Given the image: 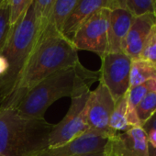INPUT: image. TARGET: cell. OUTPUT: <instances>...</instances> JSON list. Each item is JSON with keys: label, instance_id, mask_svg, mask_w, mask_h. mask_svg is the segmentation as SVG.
<instances>
[{"label": "cell", "instance_id": "cell-1", "mask_svg": "<svg viewBox=\"0 0 156 156\" xmlns=\"http://www.w3.org/2000/svg\"><path fill=\"white\" fill-rule=\"evenodd\" d=\"M78 51L52 24L47 23L41 30L34 49L9 98L0 108H15L23 98L45 77L79 61Z\"/></svg>", "mask_w": 156, "mask_h": 156}, {"label": "cell", "instance_id": "cell-2", "mask_svg": "<svg viewBox=\"0 0 156 156\" xmlns=\"http://www.w3.org/2000/svg\"><path fill=\"white\" fill-rule=\"evenodd\" d=\"M98 79L99 71L89 70L78 62L45 77L27 93L15 109L25 117L44 119L45 112L55 101L81 96Z\"/></svg>", "mask_w": 156, "mask_h": 156}, {"label": "cell", "instance_id": "cell-3", "mask_svg": "<svg viewBox=\"0 0 156 156\" xmlns=\"http://www.w3.org/2000/svg\"><path fill=\"white\" fill-rule=\"evenodd\" d=\"M45 26L33 1L27 11L11 25L8 41L0 51L7 63V72L0 79V104L13 91Z\"/></svg>", "mask_w": 156, "mask_h": 156}, {"label": "cell", "instance_id": "cell-4", "mask_svg": "<svg viewBox=\"0 0 156 156\" xmlns=\"http://www.w3.org/2000/svg\"><path fill=\"white\" fill-rule=\"evenodd\" d=\"M53 126L45 119L22 116L15 108H0V153L30 156L49 147Z\"/></svg>", "mask_w": 156, "mask_h": 156}, {"label": "cell", "instance_id": "cell-5", "mask_svg": "<svg viewBox=\"0 0 156 156\" xmlns=\"http://www.w3.org/2000/svg\"><path fill=\"white\" fill-rule=\"evenodd\" d=\"M90 92L91 90L87 91L79 97L72 98L67 114L58 124L53 126L49 138L50 147L66 144L89 130L87 102Z\"/></svg>", "mask_w": 156, "mask_h": 156}, {"label": "cell", "instance_id": "cell-6", "mask_svg": "<svg viewBox=\"0 0 156 156\" xmlns=\"http://www.w3.org/2000/svg\"><path fill=\"white\" fill-rule=\"evenodd\" d=\"M110 11L107 9H100L77 29L72 38V42L77 51H92L100 57L108 52V30Z\"/></svg>", "mask_w": 156, "mask_h": 156}, {"label": "cell", "instance_id": "cell-7", "mask_svg": "<svg viewBox=\"0 0 156 156\" xmlns=\"http://www.w3.org/2000/svg\"><path fill=\"white\" fill-rule=\"evenodd\" d=\"M100 58L98 81L106 86L116 102L129 91L132 59L124 52H107Z\"/></svg>", "mask_w": 156, "mask_h": 156}, {"label": "cell", "instance_id": "cell-8", "mask_svg": "<svg viewBox=\"0 0 156 156\" xmlns=\"http://www.w3.org/2000/svg\"><path fill=\"white\" fill-rule=\"evenodd\" d=\"M87 104L89 129L110 138L111 133L108 125L115 107V100L104 84L99 82L98 87L90 92Z\"/></svg>", "mask_w": 156, "mask_h": 156}, {"label": "cell", "instance_id": "cell-9", "mask_svg": "<svg viewBox=\"0 0 156 156\" xmlns=\"http://www.w3.org/2000/svg\"><path fill=\"white\" fill-rule=\"evenodd\" d=\"M104 151L107 156H149L146 132L138 126L117 133L108 138Z\"/></svg>", "mask_w": 156, "mask_h": 156}, {"label": "cell", "instance_id": "cell-10", "mask_svg": "<svg viewBox=\"0 0 156 156\" xmlns=\"http://www.w3.org/2000/svg\"><path fill=\"white\" fill-rule=\"evenodd\" d=\"M108 141V136L89 129L66 144L49 146L30 156H76L85 153L99 152L105 151Z\"/></svg>", "mask_w": 156, "mask_h": 156}, {"label": "cell", "instance_id": "cell-11", "mask_svg": "<svg viewBox=\"0 0 156 156\" xmlns=\"http://www.w3.org/2000/svg\"><path fill=\"white\" fill-rule=\"evenodd\" d=\"M103 9L109 10L118 9H127L125 0H79L73 12L65 20L62 33L72 41L75 31L82 23Z\"/></svg>", "mask_w": 156, "mask_h": 156}, {"label": "cell", "instance_id": "cell-12", "mask_svg": "<svg viewBox=\"0 0 156 156\" xmlns=\"http://www.w3.org/2000/svg\"><path fill=\"white\" fill-rule=\"evenodd\" d=\"M155 24L156 17L152 12L135 16L122 43V52L131 59L139 58L144 41Z\"/></svg>", "mask_w": 156, "mask_h": 156}, {"label": "cell", "instance_id": "cell-13", "mask_svg": "<svg viewBox=\"0 0 156 156\" xmlns=\"http://www.w3.org/2000/svg\"><path fill=\"white\" fill-rule=\"evenodd\" d=\"M134 17L130 11L124 9L110 11L108 30V52H122V43Z\"/></svg>", "mask_w": 156, "mask_h": 156}, {"label": "cell", "instance_id": "cell-14", "mask_svg": "<svg viewBox=\"0 0 156 156\" xmlns=\"http://www.w3.org/2000/svg\"><path fill=\"white\" fill-rule=\"evenodd\" d=\"M151 80H156V64L141 58L132 59L129 89Z\"/></svg>", "mask_w": 156, "mask_h": 156}, {"label": "cell", "instance_id": "cell-15", "mask_svg": "<svg viewBox=\"0 0 156 156\" xmlns=\"http://www.w3.org/2000/svg\"><path fill=\"white\" fill-rule=\"evenodd\" d=\"M111 136L123 132L130 127L128 122V95L127 93L115 102V107L108 125Z\"/></svg>", "mask_w": 156, "mask_h": 156}, {"label": "cell", "instance_id": "cell-16", "mask_svg": "<svg viewBox=\"0 0 156 156\" xmlns=\"http://www.w3.org/2000/svg\"><path fill=\"white\" fill-rule=\"evenodd\" d=\"M79 0H55L47 23L52 24L59 31H62L65 20L74 9Z\"/></svg>", "mask_w": 156, "mask_h": 156}, {"label": "cell", "instance_id": "cell-17", "mask_svg": "<svg viewBox=\"0 0 156 156\" xmlns=\"http://www.w3.org/2000/svg\"><path fill=\"white\" fill-rule=\"evenodd\" d=\"M136 112L141 125L156 112V88L146 94L136 107Z\"/></svg>", "mask_w": 156, "mask_h": 156}, {"label": "cell", "instance_id": "cell-18", "mask_svg": "<svg viewBox=\"0 0 156 156\" xmlns=\"http://www.w3.org/2000/svg\"><path fill=\"white\" fill-rule=\"evenodd\" d=\"M10 29V7L9 0H5L0 4V51L8 41Z\"/></svg>", "mask_w": 156, "mask_h": 156}, {"label": "cell", "instance_id": "cell-19", "mask_svg": "<svg viewBox=\"0 0 156 156\" xmlns=\"http://www.w3.org/2000/svg\"><path fill=\"white\" fill-rule=\"evenodd\" d=\"M139 58L156 64V24L148 34Z\"/></svg>", "mask_w": 156, "mask_h": 156}, {"label": "cell", "instance_id": "cell-20", "mask_svg": "<svg viewBox=\"0 0 156 156\" xmlns=\"http://www.w3.org/2000/svg\"><path fill=\"white\" fill-rule=\"evenodd\" d=\"M155 0H125L126 9L134 16H139L147 12L153 13Z\"/></svg>", "mask_w": 156, "mask_h": 156}, {"label": "cell", "instance_id": "cell-21", "mask_svg": "<svg viewBox=\"0 0 156 156\" xmlns=\"http://www.w3.org/2000/svg\"><path fill=\"white\" fill-rule=\"evenodd\" d=\"M33 0H9L10 7V23L13 25L24 14Z\"/></svg>", "mask_w": 156, "mask_h": 156}, {"label": "cell", "instance_id": "cell-22", "mask_svg": "<svg viewBox=\"0 0 156 156\" xmlns=\"http://www.w3.org/2000/svg\"><path fill=\"white\" fill-rule=\"evenodd\" d=\"M33 2L41 20L47 24L55 0H33Z\"/></svg>", "mask_w": 156, "mask_h": 156}, {"label": "cell", "instance_id": "cell-23", "mask_svg": "<svg viewBox=\"0 0 156 156\" xmlns=\"http://www.w3.org/2000/svg\"><path fill=\"white\" fill-rule=\"evenodd\" d=\"M76 156H107L105 151H99V152H91V153H85V154H80Z\"/></svg>", "mask_w": 156, "mask_h": 156}, {"label": "cell", "instance_id": "cell-24", "mask_svg": "<svg viewBox=\"0 0 156 156\" xmlns=\"http://www.w3.org/2000/svg\"><path fill=\"white\" fill-rule=\"evenodd\" d=\"M145 123H149L151 125H153V126H156V112L145 122ZM144 124V123H143Z\"/></svg>", "mask_w": 156, "mask_h": 156}, {"label": "cell", "instance_id": "cell-25", "mask_svg": "<svg viewBox=\"0 0 156 156\" xmlns=\"http://www.w3.org/2000/svg\"><path fill=\"white\" fill-rule=\"evenodd\" d=\"M148 150H149V156H156V147L148 144Z\"/></svg>", "mask_w": 156, "mask_h": 156}, {"label": "cell", "instance_id": "cell-26", "mask_svg": "<svg viewBox=\"0 0 156 156\" xmlns=\"http://www.w3.org/2000/svg\"><path fill=\"white\" fill-rule=\"evenodd\" d=\"M153 14H154L155 17H156V0L154 1V5H153Z\"/></svg>", "mask_w": 156, "mask_h": 156}, {"label": "cell", "instance_id": "cell-27", "mask_svg": "<svg viewBox=\"0 0 156 156\" xmlns=\"http://www.w3.org/2000/svg\"><path fill=\"white\" fill-rule=\"evenodd\" d=\"M5 1V0H0V4H1L2 2H4Z\"/></svg>", "mask_w": 156, "mask_h": 156}, {"label": "cell", "instance_id": "cell-28", "mask_svg": "<svg viewBox=\"0 0 156 156\" xmlns=\"http://www.w3.org/2000/svg\"><path fill=\"white\" fill-rule=\"evenodd\" d=\"M0 156H4V155H2V154H1V153H0Z\"/></svg>", "mask_w": 156, "mask_h": 156}]
</instances>
